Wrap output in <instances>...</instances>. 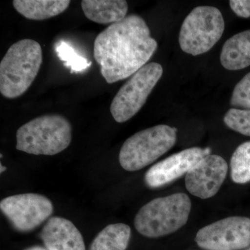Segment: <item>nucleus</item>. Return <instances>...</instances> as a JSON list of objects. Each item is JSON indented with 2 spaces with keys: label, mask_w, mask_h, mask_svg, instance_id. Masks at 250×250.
Segmentation results:
<instances>
[{
  "label": "nucleus",
  "mask_w": 250,
  "mask_h": 250,
  "mask_svg": "<svg viewBox=\"0 0 250 250\" xmlns=\"http://www.w3.org/2000/svg\"><path fill=\"white\" fill-rule=\"evenodd\" d=\"M157 47L146 21L130 15L98 34L94 42V58L106 82L113 83L139 71Z\"/></svg>",
  "instance_id": "nucleus-1"
},
{
  "label": "nucleus",
  "mask_w": 250,
  "mask_h": 250,
  "mask_svg": "<svg viewBox=\"0 0 250 250\" xmlns=\"http://www.w3.org/2000/svg\"><path fill=\"white\" fill-rule=\"evenodd\" d=\"M42 62L37 41L24 39L8 49L0 63V93L8 99L19 98L32 84Z\"/></svg>",
  "instance_id": "nucleus-2"
},
{
  "label": "nucleus",
  "mask_w": 250,
  "mask_h": 250,
  "mask_svg": "<svg viewBox=\"0 0 250 250\" xmlns=\"http://www.w3.org/2000/svg\"><path fill=\"white\" fill-rule=\"evenodd\" d=\"M16 141L18 150L34 155H55L70 146L71 125L61 115L38 117L18 129Z\"/></svg>",
  "instance_id": "nucleus-3"
},
{
  "label": "nucleus",
  "mask_w": 250,
  "mask_h": 250,
  "mask_svg": "<svg viewBox=\"0 0 250 250\" xmlns=\"http://www.w3.org/2000/svg\"><path fill=\"white\" fill-rule=\"evenodd\" d=\"M191 207L189 197L182 192L154 199L138 212L135 228L148 238L175 232L187 224Z\"/></svg>",
  "instance_id": "nucleus-4"
},
{
  "label": "nucleus",
  "mask_w": 250,
  "mask_h": 250,
  "mask_svg": "<svg viewBox=\"0 0 250 250\" xmlns=\"http://www.w3.org/2000/svg\"><path fill=\"white\" fill-rule=\"evenodd\" d=\"M176 141L177 129L168 125H156L139 131L122 146L120 164L129 172L141 170L168 152Z\"/></svg>",
  "instance_id": "nucleus-5"
},
{
  "label": "nucleus",
  "mask_w": 250,
  "mask_h": 250,
  "mask_svg": "<svg viewBox=\"0 0 250 250\" xmlns=\"http://www.w3.org/2000/svg\"><path fill=\"white\" fill-rule=\"evenodd\" d=\"M225 27L220 10L213 6H197L182 23L179 36L181 49L192 56L205 54L221 39Z\"/></svg>",
  "instance_id": "nucleus-6"
},
{
  "label": "nucleus",
  "mask_w": 250,
  "mask_h": 250,
  "mask_svg": "<svg viewBox=\"0 0 250 250\" xmlns=\"http://www.w3.org/2000/svg\"><path fill=\"white\" fill-rule=\"evenodd\" d=\"M163 72L161 64L149 62L125 82L110 106L112 116L117 123L129 121L142 108L162 77Z\"/></svg>",
  "instance_id": "nucleus-7"
},
{
  "label": "nucleus",
  "mask_w": 250,
  "mask_h": 250,
  "mask_svg": "<svg viewBox=\"0 0 250 250\" xmlns=\"http://www.w3.org/2000/svg\"><path fill=\"white\" fill-rule=\"evenodd\" d=\"M197 246L207 250H240L250 245V218L232 216L222 219L199 230Z\"/></svg>",
  "instance_id": "nucleus-8"
},
{
  "label": "nucleus",
  "mask_w": 250,
  "mask_h": 250,
  "mask_svg": "<svg viewBox=\"0 0 250 250\" xmlns=\"http://www.w3.org/2000/svg\"><path fill=\"white\" fill-rule=\"evenodd\" d=\"M0 208L16 230L32 231L52 214L53 205L47 197L36 193H24L6 197Z\"/></svg>",
  "instance_id": "nucleus-9"
},
{
  "label": "nucleus",
  "mask_w": 250,
  "mask_h": 250,
  "mask_svg": "<svg viewBox=\"0 0 250 250\" xmlns=\"http://www.w3.org/2000/svg\"><path fill=\"white\" fill-rule=\"evenodd\" d=\"M228 171V163L223 157L216 154L206 156L186 174V188L195 196L210 198L220 190Z\"/></svg>",
  "instance_id": "nucleus-10"
},
{
  "label": "nucleus",
  "mask_w": 250,
  "mask_h": 250,
  "mask_svg": "<svg viewBox=\"0 0 250 250\" xmlns=\"http://www.w3.org/2000/svg\"><path fill=\"white\" fill-rule=\"evenodd\" d=\"M209 148L191 147L166 158L146 172L145 182L151 188L167 185L187 174L197 163L209 155Z\"/></svg>",
  "instance_id": "nucleus-11"
},
{
  "label": "nucleus",
  "mask_w": 250,
  "mask_h": 250,
  "mask_svg": "<svg viewBox=\"0 0 250 250\" xmlns=\"http://www.w3.org/2000/svg\"><path fill=\"white\" fill-rule=\"evenodd\" d=\"M41 238L49 250H85L84 241L78 229L70 220L52 217L41 232Z\"/></svg>",
  "instance_id": "nucleus-12"
},
{
  "label": "nucleus",
  "mask_w": 250,
  "mask_h": 250,
  "mask_svg": "<svg viewBox=\"0 0 250 250\" xmlns=\"http://www.w3.org/2000/svg\"><path fill=\"white\" fill-rule=\"evenodd\" d=\"M82 8L85 17L98 24H113L126 18L127 2L124 0H83Z\"/></svg>",
  "instance_id": "nucleus-13"
},
{
  "label": "nucleus",
  "mask_w": 250,
  "mask_h": 250,
  "mask_svg": "<svg viewBox=\"0 0 250 250\" xmlns=\"http://www.w3.org/2000/svg\"><path fill=\"white\" fill-rule=\"evenodd\" d=\"M220 62L229 70H239L250 65V30L238 33L225 42Z\"/></svg>",
  "instance_id": "nucleus-14"
},
{
  "label": "nucleus",
  "mask_w": 250,
  "mask_h": 250,
  "mask_svg": "<svg viewBox=\"0 0 250 250\" xmlns=\"http://www.w3.org/2000/svg\"><path fill=\"white\" fill-rule=\"evenodd\" d=\"M70 4L69 0H14L15 9L27 19L42 21L64 12Z\"/></svg>",
  "instance_id": "nucleus-15"
},
{
  "label": "nucleus",
  "mask_w": 250,
  "mask_h": 250,
  "mask_svg": "<svg viewBox=\"0 0 250 250\" xmlns=\"http://www.w3.org/2000/svg\"><path fill=\"white\" fill-rule=\"evenodd\" d=\"M131 233V229L125 224L108 225L95 237L89 250H126Z\"/></svg>",
  "instance_id": "nucleus-16"
},
{
  "label": "nucleus",
  "mask_w": 250,
  "mask_h": 250,
  "mask_svg": "<svg viewBox=\"0 0 250 250\" xmlns=\"http://www.w3.org/2000/svg\"><path fill=\"white\" fill-rule=\"evenodd\" d=\"M231 179L236 184L250 182V141L236 148L231 159Z\"/></svg>",
  "instance_id": "nucleus-17"
},
{
  "label": "nucleus",
  "mask_w": 250,
  "mask_h": 250,
  "mask_svg": "<svg viewBox=\"0 0 250 250\" xmlns=\"http://www.w3.org/2000/svg\"><path fill=\"white\" fill-rule=\"evenodd\" d=\"M56 51L60 60L65 62L66 66L70 67L71 72L82 71L91 65V62L77 54L71 46L63 41L58 42Z\"/></svg>",
  "instance_id": "nucleus-18"
},
{
  "label": "nucleus",
  "mask_w": 250,
  "mask_h": 250,
  "mask_svg": "<svg viewBox=\"0 0 250 250\" xmlns=\"http://www.w3.org/2000/svg\"><path fill=\"white\" fill-rule=\"evenodd\" d=\"M224 123L230 129L250 136V109L231 108L224 117Z\"/></svg>",
  "instance_id": "nucleus-19"
},
{
  "label": "nucleus",
  "mask_w": 250,
  "mask_h": 250,
  "mask_svg": "<svg viewBox=\"0 0 250 250\" xmlns=\"http://www.w3.org/2000/svg\"><path fill=\"white\" fill-rule=\"evenodd\" d=\"M230 104L235 108L250 109V72L235 86Z\"/></svg>",
  "instance_id": "nucleus-20"
},
{
  "label": "nucleus",
  "mask_w": 250,
  "mask_h": 250,
  "mask_svg": "<svg viewBox=\"0 0 250 250\" xmlns=\"http://www.w3.org/2000/svg\"><path fill=\"white\" fill-rule=\"evenodd\" d=\"M229 5L233 12L239 17H250V0H231Z\"/></svg>",
  "instance_id": "nucleus-21"
},
{
  "label": "nucleus",
  "mask_w": 250,
  "mask_h": 250,
  "mask_svg": "<svg viewBox=\"0 0 250 250\" xmlns=\"http://www.w3.org/2000/svg\"><path fill=\"white\" fill-rule=\"evenodd\" d=\"M24 250H49L47 248H42L41 246H34L31 247V248H27V249Z\"/></svg>",
  "instance_id": "nucleus-22"
},
{
  "label": "nucleus",
  "mask_w": 250,
  "mask_h": 250,
  "mask_svg": "<svg viewBox=\"0 0 250 250\" xmlns=\"http://www.w3.org/2000/svg\"><path fill=\"white\" fill-rule=\"evenodd\" d=\"M6 170V167H4V166H3L2 164H1V165H0V172H1V173H2V172H4V171Z\"/></svg>",
  "instance_id": "nucleus-23"
},
{
  "label": "nucleus",
  "mask_w": 250,
  "mask_h": 250,
  "mask_svg": "<svg viewBox=\"0 0 250 250\" xmlns=\"http://www.w3.org/2000/svg\"></svg>",
  "instance_id": "nucleus-24"
}]
</instances>
